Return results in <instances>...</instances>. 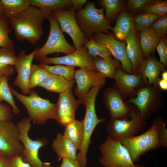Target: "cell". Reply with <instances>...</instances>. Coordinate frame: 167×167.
<instances>
[{"mask_svg": "<svg viewBox=\"0 0 167 167\" xmlns=\"http://www.w3.org/2000/svg\"><path fill=\"white\" fill-rule=\"evenodd\" d=\"M31 5L39 8L46 18L54 11L67 10L72 6L71 0H30Z\"/></svg>", "mask_w": 167, "mask_h": 167, "instance_id": "cell-24", "label": "cell"}, {"mask_svg": "<svg viewBox=\"0 0 167 167\" xmlns=\"http://www.w3.org/2000/svg\"><path fill=\"white\" fill-rule=\"evenodd\" d=\"M75 82V79L68 80L61 76L50 73L38 86L49 92L60 94L72 89Z\"/></svg>", "mask_w": 167, "mask_h": 167, "instance_id": "cell-23", "label": "cell"}, {"mask_svg": "<svg viewBox=\"0 0 167 167\" xmlns=\"http://www.w3.org/2000/svg\"><path fill=\"white\" fill-rule=\"evenodd\" d=\"M75 78L77 85L74 93L78 98L85 96L92 87L102 86L105 84V78L101 76L96 70L81 68L75 70Z\"/></svg>", "mask_w": 167, "mask_h": 167, "instance_id": "cell-18", "label": "cell"}, {"mask_svg": "<svg viewBox=\"0 0 167 167\" xmlns=\"http://www.w3.org/2000/svg\"><path fill=\"white\" fill-rule=\"evenodd\" d=\"M12 30L8 19L3 14L0 18V48L15 51L14 43L9 36Z\"/></svg>", "mask_w": 167, "mask_h": 167, "instance_id": "cell-32", "label": "cell"}, {"mask_svg": "<svg viewBox=\"0 0 167 167\" xmlns=\"http://www.w3.org/2000/svg\"><path fill=\"white\" fill-rule=\"evenodd\" d=\"M12 113V109L9 106L0 102V121L11 120Z\"/></svg>", "mask_w": 167, "mask_h": 167, "instance_id": "cell-42", "label": "cell"}, {"mask_svg": "<svg viewBox=\"0 0 167 167\" xmlns=\"http://www.w3.org/2000/svg\"><path fill=\"white\" fill-rule=\"evenodd\" d=\"M24 150L16 124L11 120L0 121V152L10 159L21 156Z\"/></svg>", "mask_w": 167, "mask_h": 167, "instance_id": "cell-11", "label": "cell"}, {"mask_svg": "<svg viewBox=\"0 0 167 167\" xmlns=\"http://www.w3.org/2000/svg\"><path fill=\"white\" fill-rule=\"evenodd\" d=\"M113 79H115L118 88H117L121 95L126 96L131 94L143 82L140 73L128 74L119 68L116 70Z\"/></svg>", "mask_w": 167, "mask_h": 167, "instance_id": "cell-19", "label": "cell"}, {"mask_svg": "<svg viewBox=\"0 0 167 167\" xmlns=\"http://www.w3.org/2000/svg\"><path fill=\"white\" fill-rule=\"evenodd\" d=\"M153 0H128L127 1L128 9L131 11H135L141 9L152 2Z\"/></svg>", "mask_w": 167, "mask_h": 167, "instance_id": "cell-41", "label": "cell"}, {"mask_svg": "<svg viewBox=\"0 0 167 167\" xmlns=\"http://www.w3.org/2000/svg\"><path fill=\"white\" fill-rule=\"evenodd\" d=\"M50 72L40 64H32L29 77L28 85L30 90L41 83L48 76Z\"/></svg>", "mask_w": 167, "mask_h": 167, "instance_id": "cell-31", "label": "cell"}, {"mask_svg": "<svg viewBox=\"0 0 167 167\" xmlns=\"http://www.w3.org/2000/svg\"><path fill=\"white\" fill-rule=\"evenodd\" d=\"M94 41L105 47L111 56L121 63L122 70L126 72L132 74V66L126 53V42L118 41L115 38L113 34L98 33L93 35Z\"/></svg>", "mask_w": 167, "mask_h": 167, "instance_id": "cell-13", "label": "cell"}, {"mask_svg": "<svg viewBox=\"0 0 167 167\" xmlns=\"http://www.w3.org/2000/svg\"><path fill=\"white\" fill-rule=\"evenodd\" d=\"M144 13H153L163 16L167 13V1L154 0L143 8Z\"/></svg>", "mask_w": 167, "mask_h": 167, "instance_id": "cell-37", "label": "cell"}, {"mask_svg": "<svg viewBox=\"0 0 167 167\" xmlns=\"http://www.w3.org/2000/svg\"><path fill=\"white\" fill-rule=\"evenodd\" d=\"M157 85L161 89L166 91L167 90V81L162 79H160L158 81Z\"/></svg>", "mask_w": 167, "mask_h": 167, "instance_id": "cell-48", "label": "cell"}, {"mask_svg": "<svg viewBox=\"0 0 167 167\" xmlns=\"http://www.w3.org/2000/svg\"><path fill=\"white\" fill-rule=\"evenodd\" d=\"M46 19L39 8L30 6L8 19L17 40H27L30 44L35 45L41 40L44 33L43 26Z\"/></svg>", "mask_w": 167, "mask_h": 167, "instance_id": "cell-2", "label": "cell"}, {"mask_svg": "<svg viewBox=\"0 0 167 167\" xmlns=\"http://www.w3.org/2000/svg\"><path fill=\"white\" fill-rule=\"evenodd\" d=\"M52 147L59 160L63 158L77 159V150L76 148L61 133L56 135Z\"/></svg>", "mask_w": 167, "mask_h": 167, "instance_id": "cell-22", "label": "cell"}, {"mask_svg": "<svg viewBox=\"0 0 167 167\" xmlns=\"http://www.w3.org/2000/svg\"><path fill=\"white\" fill-rule=\"evenodd\" d=\"M156 48L160 57L159 62L165 66L167 64V42L165 37L159 38Z\"/></svg>", "mask_w": 167, "mask_h": 167, "instance_id": "cell-40", "label": "cell"}, {"mask_svg": "<svg viewBox=\"0 0 167 167\" xmlns=\"http://www.w3.org/2000/svg\"><path fill=\"white\" fill-rule=\"evenodd\" d=\"M150 28L156 33L159 38L164 37L167 32V15L161 16L151 24Z\"/></svg>", "mask_w": 167, "mask_h": 167, "instance_id": "cell-38", "label": "cell"}, {"mask_svg": "<svg viewBox=\"0 0 167 167\" xmlns=\"http://www.w3.org/2000/svg\"><path fill=\"white\" fill-rule=\"evenodd\" d=\"M10 76L5 75L0 78V102L3 101L11 106L12 113L15 114L19 113L20 110L15 104L11 93L8 82Z\"/></svg>", "mask_w": 167, "mask_h": 167, "instance_id": "cell-30", "label": "cell"}, {"mask_svg": "<svg viewBox=\"0 0 167 167\" xmlns=\"http://www.w3.org/2000/svg\"><path fill=\"white\" fill-rule=\"evenodd\" d=\"M124 1L122 0H102L100 3L105 11V15L106 19L109 23L122 9Z\"/></svg>", "mask_w": 167, "mask_h": 167, "instance_id": "cell-34", "label": "cell"}, {"mask_svg": "<svg viewBox=\"0 0 167 167\" xmlns=\"http://www.w3.org/2000/svg\"><path fill=\"white\" fill-rule=\"evenodd\" d=\"M9 167H31L30 164L24 162L21 156L19 155L11 159Z\"/></svg>", "mask_w": 167, "mask_h": 167, "instance_id": "cell-43", "label": "cell"}, {"mask_svg": "<svg viewBox=\"0 0 167 167\" xmlns=\"http://www.w3.org/2000/svg\"><path fill=\"white\" fill-rule=\"evenodd\" d=\"M161 16L160 15L150 13L139 14L133 18L135 30L141 31L149 28L155 20Z\"/></svg>", "mask_w": 167, "mask_h": 167, "instance_id": "cell-36", "label": "cell"}, {"mask_svg": "<svg viewBox=\"0 0 167 167\" xmlns=\"http://www.w3.org/2000/svg\"><path fill=\"white\" fill-rule=\"evenodd\" d=\"M59 167H82L77 159L67 158L62 159V163Z\"/></svg>", "mask_w": 167, "mask_h": 167, "instance_id": "cell-45", "label": "cell"}, {"mask_svg": "<svg viewBox=\"0 0 167 167\" xmlns=\"http://www.w3.org/2000/svg\"><path fill=\"white\" fill-rule=\"evenodd\" d=\"M7 19L21 12L31 5L30 0H0Z\"/></svg>", "mask_w": 167, "mask_h": 167, "instance_id": "cell-29", "label": "cell"}, {"mask_svg": "<svg viewBox=\"0 0 167 167\" xmlns=\"http://www.w3.org/2000/svg\"><path fill=\"white\" fill-rule=\"evenodd\" d=\"M99 148L101 156L99 161L103 167H137L120 141L113 140L109 135Z\"/></svg>", "mask_w": 167, "mask_h": 167, "instance_id": "cell-8", "label": "cell"}, {"mask_svg": "<svg viewBox=\"0 0 167 167\" xmlns=\"http://www.w3.org/2000/svg\"><path fill=\"white\" fill-rule=\"evenodd\" d=\"M46 19L50 24L49 35L45 44L38 49L34 58L40 62L49 54L62 53L67 55L75 52V49L66 39L53 12Z\"/></svg>", "mask_w": 167, "mask_h": 167, "instance_id": "cell-6", "label": "cell"}, {"mask_svg": "<svg viewBox=\"0 0 167 167\" xmlns=\"http://www.w3.org/2000/svg\"><path fill=\"white\" fill-rule=\"evenodd\" d=\"M15 51L4 47L0 48V63L6 65L14 66L16 60Z\"/></svg>", "mask_w": 167, "mask_h": 167, "instance_id": "cell-39", "label": "cell"}, {"mask_svg": "<svg viewBox=\"0 0 167 167\" xmlns=\"http://www.w3.org/2000/svg\"><path fill=\"white\" fill-rule=\"evenodd\" d=\"M11 93L25 107L30 121L42 124L50 119H55L56 104L41 97L36 92L30 90L28 95L21 94L10 86Z\"/></svg>", "mask_w": 167, "mask_h": 167, "instance_id": "cell-5", "label": "cell"}, {"mask_svg": "<svg viewBox=\"0 0 167 167\" xmlns=\"http://www.w3.org/2000/svg\"><path fill=\"white\" fill-rule=\"evenodd\" d=\"M42 167H51V163L49 162H43Z\"/></svg>", "mask_w": 167, "mask_h": 167, "instance_id": "cell-51", "label": "cell"}, {"mask_svg": "<svg viewBox=\"0 0 167 167\" xmlns=\"http://www.w3.org/2000/svg\"><path fill=\"white\" fill-rule=\"evenodd\" d=\"M120 141L127 150L133 162L139 161L140 157L148 152L161 147L167 148L166 121L158 116L145 132L123 139Z\"/></svg>", "mask_w": 167, "mask_h": 167, "instance_id": "cell-1", "label": "cell"}, {"mask_svg": "<svg viewBox=\"0 0 167 167\" xmlns=\"http://www.w3.org/2000/svg\"><path fill=\"white\" fill-rule=\"evenodd\" d=\"M39 47H37L28 54H26L24 50H21L17 56L13 66L15 71L17 73L13 85L18 87L22 94L24 95H28L30 90L28 85L30 70L32 60Z\"/></svg>", "mask_w": 167, "mask_h": 167, "instance_id": "cell-15", "label": "cell"}, {"mask_svg": "<svg viewBox=\"0 0 167 167\" xmlns=\"http://www.w3.org/2000/svg\"><path fill=\"white\" fill-rule=\"evenodd\" d=\"M100 90L98 87H93L85 96L78 99L80 104L84 105L86 108L85 116L83 120L84 129V140L77 155V159L82 167H85L87 165V153L91 143V135L94 129L99 123L106 121L105 118H99L96 112L95 101Z\"/></svg>", "mask_w": 167, "mask_h": 167, "instance_id": "cell-3", "label": "cell"}, {"mask_svg": "<svg viewBox=\"0 0 167 167\" xmlns=\"http://www.w3.org/2000/svg\"><path fill=\"white\" fill-rule=\"evenodd\" d=\"M105 106L109 111L110 119H129L134 108L125 103L122 95L114 87L107 88L104 95Z\"/></svg>", "mask_w": 167, "mask_h": 167, "instance_id": "cell-16", "label": "cell"}, {"mask_svg": "<svg viewBox=\"0 0 167 167\" xmlns=\"http://www.w3.org/2000/svg\"><path fill=\"white\" fill-rule=\"evenodd\" d=\"M96 70L102 77L113 79L116 70L119 66L118 61L112 57L103 58L97 57L93 59Z\"/></svg>", "mask_w": 167, "mask_h": 167, "instance_id": "cell-28", "label": "cell"}, {"mask_svg": "<svg viewBox=\"0 0 167 167\" xmlns=\"http://www.w3.org/2000/svg\"><path fill=\"white\" fill-rule=\"evenodd\" d=\"M161 77L163 79L167 81V71H163L161 74Z\"/></svg>", "mask_w": 167, "mask_h": 167, "instance_id": "cell-50", "label": "cell"}, {"mask_svg": "<svg viewBox=\"0 0 167 167\" xmlns=\"http://www.w3.org/2000/svg\"><path fill=\"white\" fill-rule=\"evenodd\" d=\"M146 119L143 118L138 109L134 108L129 119L111 118L106 125L109 135L113 141L135 136L143 130L147 126Z\"/></svg>", "mask_w": 167, "mask_h": 167, "instance_id": "cell-7", "label": "cell"}, {"mask_svg": "<svg viewBox=\"0 0 167 167\" xmlns=\"http://www.w3.org/2000/svg\"><path fill=\"white\" fill-rule=\"evenodd\" d=\"M40 62V64L62 65L96 70L93 59L88 55L84 46L76 49L75 52L71 54L56 57H46L41 59Z\"/></svg>", "mask_w": 167, "mask_h": 167, "instance_id": "cell-17", "label": "cell"}, {"mask_svg": "<svg viewBox=\"0 0 167 167\" xmlns=\"http://www.w3.org/2000/svg\"><path fill=\"white\" fill-rule=\"evenodd\" d=\"M11 160L0 153V167H9Z\"/></svg>", "mask_w": 167, "mask_h": 167, "instance_id": "cell-47", "label": "cell"}, {"mask_svg": "<svg viewBox=\"0 0 167 167\" xmlns=\"http://www.w3.org/2000/svg\"><path fill=\"white\" fill-rule=\"evenodd\" d=\"M56 104L55 120L65 127L74 120L76 110L80 104L74 97L72 89L59 94Z\"/></svg>", "mask_w": 167, "mask_h": 167, "instance_id": "cell-14", "label": "cell"}, {"mask_svg": "<svg viewBox=\"0 0 167 167\" xmlns=\"http://www.w3.org/2000/svg\"><path fill=\"white\" fill-rule=\"evenodd\" d=\"M140 32L139 43L143 55L147 58L154 51L159 39L150 27Z\"/></svg>", "mask_w": 167, "mask_h": 167, "instance_id": "cell-27", "label": "cell"}, {"mask_svg": "<svg viewBox=\"0 0 167 167\" xmlns=\"http://www.w3.org/2000/svg\"><path fill=\"white\" fill-rule=\"evenodd\" d=\"M104 9L97 8L94 2L87 1L84 8L75 11V18L80 29L87 39L98 33H110L113 27L105 19Z\"/></svg>", "mask_w": 167, "mask_h": 167, "instance_id": "cell-4", "label": "cell"}, {"mask_svg": "<svg viewBox=\"0 0 167 167\" xmlns=\"http://www.w3.org/2000/svg\"><path fill=\"white\" fill-rule=\"evenodd\" d=\"M4 9L2 4L0 0V18L4 14Z\"/></svg>", "mask_w": 167, "mask_h": 167, "instance_id": "cell-49", "label": "cell"}, {"mask_svg": "<svg viewBox=\"0 0 167 167\" xmlns=\"http://www.w3.org/2000/svg\"><path fill=\"white\" fill-rule=\"evenodd\" d=\"M40 64L50 73L61 76L68 80L75 79V66L62 65L51 66L45 64Z\"/></svg>", "mask_w": 167, "mask_h": 167, "instance_id": "cell-35", "label": "cell"}, {"mask_svg": "<svg viewBox=\"0 0 167 167\" xmlns=\"http://www.w3.org/2000/svg\"><path fill=\"white\" fill-rule=\"evenodd\" d=\"M137 167H147L145 166L142 165H137Z\"/></svg>", "mask_w": 167, "mask_h": 167, "instance_id": "cell-52", "label": "cell"}, {"mask_svg": "<svg viewBox=\"0 0 167 167\" xmlns=\"http://www.w3.org/2000/svg\"><path fill=\"white\" fill-rule=\"evenodd\" d=\"M0 153L1 154V153L0 152Z\"/></svg>", "mask_w": 167, "mask_h": 167, "instance_id": "cell-53", "label": "cell"}, {"mask_svg": "<svg viewBox=\"0 0 167 167\" xmlns=\"http://www.w3.org/2000/svg\"><path fill=\"white\" fill-rule=\"evenodd\" d=\"M128 102L135 105L145 119L158 113L163 106V97L157 85H147L140 88L135 97Z\"/></svg>", "mask_w": 167, "mask_h": 167, "instance_id": "cell-10", "label": "cell"}, {"mask_svg": "<svg viewBox=\"0 0 167 167\" xmlns=\"http://www.w3.org/2000/svg\"><path fill=\"white\" fill-rule=\"evenodd\" d=\"M126 51L127 56L131 63L132 74L139 73V68L143 60L139 39L135 29L125 39Z\"/></svg>", "mask_w": 167, "mask_h": 167, "instance_id": "cell-21", "label": "cell"}, {"mask_svg": "<svg viewBox=\"0 0 167 167\" xmlns=\"http://www.w3.org/2000/svg\"><path fill=\"white\" fill-rule=\"evenodd\" d=\"M20 140L24 146L21 156L23 160L29 163L31 167H42L43 162L38 156L39 149L45 146L48 141L45 138H38L32 140L28 136L31 125L29 118H25L16 123Z\"/></svg>", "mask_w": 167, "mask_h": 167, "instance_id": "cell-9", "label": "cell"}, {"mask_svg": "<svg viewBox=\"0 0 167 167\" xmlns=\"http://www.w3.org/2000/svg\"><path fill=\"white\" fill-rule=\"evenodd\" d=\"M84 45L88 49L87 54L92 59L97 57L103 58L111 57L108 50L104 46L96 42L92 37L88 39Z\"/></svg>", "mask_w": 167, "mask_h": 167, "instance_id": "cell-33", "label": "cell"}, {"mask_svg": "<svg viewBox=\"0 0 167 167\" xmlns=\"http://www.w3.org/2000/svg\"><path fill=\"white\" fill-rule=\"evenodd\" d=\"M75 10L72 6L69 9L53 12L62 32L67 33L73 42L76 49L84 46L88 39L81 31L76 22Z\"/></svg>", "mask_w": 167, "mask_h": 167, "instance_id": "cell-12", "label": "cell"}, {"mask_svg": "<svg viewBox=\"0 0 167 167\" xmlns=\"http://www.w3.org/2000/svg\"><path fill=\"white\" fill-rule=\"evenodd\" d=\"M135 29L133 18L127 13L122 12L118 16L112 31L115 38L124 41L126 37Z\"/></svg>", "mask_w": 167, "mask_h": 167, "instance_id": "cell-25", "label": "cell"}, {"mask_svg": "<svg viewBox=\"0 0 167 167\" xmlns=\"http://www.w3.org/2000/svg\"></svg>", "mask_w": 167, "mask_h": 167, "instance_id": "cell-54", "label": "cell"}, {"mask_svg": "<svg viewBox=\"0 0 167 167\" xmlns=\"http://www.w3.org/2000/svg\"><path fill=\"white\" fill-rule=\"evenodd\" d=\"M165 66L155 58L150 55L143 59L140 65L139 73L141 74L143 82L152 85H157L161 71H165Z\"/></svg>", "mask_w": 167, "mask_h": 167, "instance_id": "cell-20", "label": "cell"}, {"mask_svg": "<svg viewBox=\"0 0 167 167\" xmlns=\"http://www.w3.org/2000/svg\"><path fill=\"white\" fill-rule=\"evenodd\" d=\"M72 6L75 11L79 10L83 8L84 4L87 2L86 0H71Z\"/></svg>", "mask_w": 167, "mask_h": 167, "instance_id": "cell-46", "label": "cell"}, {"mask_svg": "<svg viewBox=\"0 0 167 167\" xmlns=\"http://www.w3.org/2000/svg\"><path fill=\"white\" fill-rule=\"evenodd\" d=\"M63 135L68 139L79 150L84 138V129L83 121L75 119L65 127Z\"/></svg>", "mask_w": 167, "mask_h": 167, "instance_id": "cell-26", "label": "cell"}, {"mask_svg": "<svg viewBox=\"0 0 167 167\" xmlns=\"http://www.w3.org/2000/svg\"><path fill=\"white\" fill-rule=\"evenodd\" d=\"M14 72L15 70L13 66L0 63V78L5 75L11 76L14 74Z\"/></svg>", "mask_w": 167, "mask_h": 167, "instance_id": "cell-44", "label": "cell"}]
</instances>
